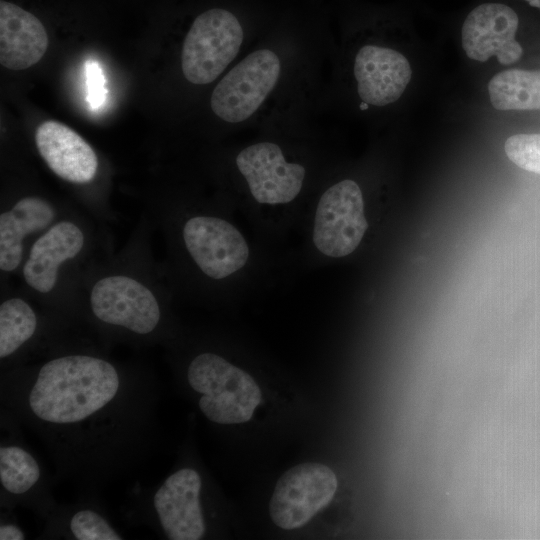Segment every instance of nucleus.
<instances>
[{
	"label": "nucleus",
	"mask_w": 540,
	"mask_h": 540,
	"mask_svg": "<svg viewBox=\"0 0 540 540\" xmlns=\"http://www.w3.org/2000/svg\"><path fill=\"white\" fill-rule=\"evenodd\" d=\"M158 404L152 368L90 349H56L0 376V410L40 439L55 481L79 491H100L148 460L159 440Z\"/></svg>",
	"instance_id": "1"
},
{
	"label": "nucleus",
	"mask_w": 540,
	"mask_h": 540,
	"mask_svg": "<svg viewBox=\"0 0 540 540\" xmlns=\"http://www.w3.org/2000/svg\"><path fill=\"white\" fill-rule=\"evenodd\" d=\"M327 43L282 36L253 43L214 86L210 109L224 124L263 126L307 113Z\"/></svg>",
	"instance_id": "2"
},
{
	"label": "nucleus",
	"mask_w": 540,
	"mask_h": 540,
	"mask_svg": "<svg viewBox=\"0 0 540 540\" xmlns=\"http://www.w3.org/2000/svg\"><path fill=\"white\" fill-rule=\"evenodd\" d=\"M204 490L202 473L191 465H181L158 484L136 483L129 491L124 518L164 539H202L209 529Z\"/></svg>",
	"instance_id": "3"
},
{
	"label": "nucleus",
	"mask_w": 540,
	"mask_h": 540,
	"mask_svg": "<svg viewBox=\"0 0 540 540\" xmlns=\"http://www.w3.org/2000/svg\"><path fill=\"white\" fill-rule=\"evenodd\" d=\"M307 113L282 117L263 127L266 134L244 145L235 155V168L252 199L261 205H286L303 191L308 168L290 160L288 139Z\"/></svg>",
	"instance_id": "4"
},
{
	"label": "nucleus",
	"mask_w": 540,
	"mask_h": 540,
	"mask_svg": "<svg viewBox=\"0 0 540 540\" xmlns=\"http://www.w3.org/2000/svg\"><path fill=\"white\" fill-rule=\"evenodd\" d=\"M184 377L189 390L197 396L198 409L213 424L247 422L262 400L252 376L213 351L193 356Z\"/></svg>",
	"instance_id": "5"
},
{
	"label": "nucleus",
	"mask_w": 540,
	"mask_h": 540,
	"mask_svg": "<svg viewBox=\"0 0 540 540\" xmlns=\"http://www.w3.org/2000/svg\"><path fill=\"white\" fill-rule=\"evenodd\" d=\"M91 318L113 338L153 341L162 335L165 318L154 293L127 275L99 279L89 296Z\"/></svg>",
	"instance_id": "6"
},
{
	"label": "nucleus",
	"mask_w": 540,
	"mask_h": 540,
	"mask_svg": "<svg viewBox=\"0 0 540 540\" xmlns=\"http://www.w3.org/2000/svg\"><path fill=\"white\" fill-rule=\"evenodd\" d=\"M0 424V507H23L44 522L59 505L53 493L54 476L25 442L22 426L3 410Z\"/></svg>",
	"instance_id": "7"
},
{
	"label": "nucleus",
	"mask_w": 540,
	"mask_h": 540,
	"mask_svg": "<svg viewBox=\"0 0 540 540\" xmlns=\"http://www.w3.org/2000/svg\"><path fill=\"white\" fill-rule=\"evenodd\" d=\"M252 44L246 27L233 12L208 9L194 19L183 40L182 75L190 84H211Z\"/></svg>",
	"instance_id": "8"
},
{
	"label": "nucleus",
	"mask_w": 540,
	"mask_h": 540,
	"mask_svg": "<svg viewBox=\"0 0 540 540\" xmlns=\"http://www.w3.org/2000/svg\"><path fill=\"white\" fill-rule=\"evenodd\" d=\"M367 228L363 193L355 180H339L322 192L312 232L314 246L321 254L330 258L352 254Z\"/></svg>",
	"instance_id": "9"
},
{
	"label": "nucleus",
	"mask_w": 540,
	"mask_h": 540,
	"mask_svg": "<svg viewBox=\"0 0 540 540\" xmlns=\"http://www.w3.org/2000/svg\"><path fill=\"white\" fill-rule=\"evenodd\" d=\"M337 486L335 473L325 464L307 462L291 467L275 485L270 517L282 529L301 528L328 506Z\"/></svg>",
	"instance_id": "10"
},
{
	"label": "nucleus",
	"mask_w": 540,
	"mask_h": 540,
	"mask_svg": "<svg viewBox=\"0 0 540 540\" xmlns=\"http://www.w3.org/2000/svg\"><path fill=\"white\" fill-rule=\"evenodd\" d=\"M182 239L196 266L211 279L232 276L247 264L250 256L248 243L239 229L217 216L188 218Z\"/></svg>",
	"instance_id": "11"
},
{
	"label": "nucleus",
	"mask_w": 540,
	"mask_h": 540,
	"mask_svg": "<svg viewBox=\"0 0 540 540\" xmlns=\"http://www.w3.org/2000/svg\"><path fill=\"white\" fill-rule=\"evenodd\" d=\"M352 72L361 111L399 100L412 76L410 63L401 52L377 44H365L357 50Z\"/></svg>",
	"instance_id": "12"
},
{
	"label": "nucleus",
	"mask_w": 540,
	"mask_h": 540,
	"mask_svg": "<svg viewBox=\"0 0 540 540\" xmlns=\"http://www.w3.org/2000/svg\"><path fill=\"white\" fill-rule=\"evenodd\" d=\"M519 25L516 12L501 3H484L474 8L462 26V46L473 60L496 56L503 65L518 61L523 49L515 39Z\"/></svg>",
	"instance_id": "13"
},
{
	"label": "nucleus",
	"mask_w": 540,
	"mask_h": 540,
	"mask_svg": "<svg viewBox=\"0 0 540 540\" xmlns=\"http://www.w3.org/2000/svg\"><path fill=\"white\" fill-rule=\"evenodd\" d=\"M35 142L48 167L60 178L76 184L94 179L98 158L92 147L70 127L47 120L38 126Z\"/></svg>",
	"instance_id": "14"
},
{
	"label": "nucleus",
	"mask_w": 540,
	"mask_h": 540,
	"mask_svg": "<svg viewBox=\"0 0 540 540\" xmlns=\"http://www.w3.org/2000/svg\"><path fill=\"white\" fill-rule=\"evenodd\" d=\"M100 498V491H79L73 502L59 503L44 521L38 539L122 540Z\"/></svg>",
	"instance_id": "15"
},
{
	"label": "nucleus",
	"mask_w": 540,
	"mask_h": 540,
	"mask_svg": "<svg viewBox=\"0 0 540 540\" xmlns=\"http://www.w3.org/2000/svg\"><path fill=\"white\" fill-rule=\"evenodd\" d=\"M84 243L83 231L74 222L52 225L30 249L22 271L26 284L38 293H49L56 285L60 266L75 258Z\"/></svg>",
	"instance_id": "16"
},
{
	"label": "nucleus",
	"mask_w": 540,
	"mask_h": 540,
	"mask_svg": "<svg viewBox=\"0 0 540 540\" xmlns=\"http://www.w3.org/2000/svg\"><path fill=\"white\" fill-rule=\"evenodd\" d=\"M42 22L18 5L0 1V63L23 70L38 63L48 48Z\"/></svg>",
	"instance_id": "17"
},
{
	"label": "nucleus",
	"mask_w": 540,
	"mask_h": 540,
	"mask_svg": "<svg viewBox=\"0 0 540 540\" xmlns=\"http://www.w3.org/2000/svg\"><path fill=\"white\" fill-rule=\"evenodd\" d=\"M55 217L53 206L40 197L27 196L0 215V269L14 271L21 263L26 236L47 228Z\"/></svg>",
	"instance_id": "18"
},
{
	"label": "nucleus",
	"mask_w": 540,
	"mask_h": 540,
	"mask_svg": "<svg viewBox=\"0 0 540 540\" xmlns=\"http://www.w3.org/2000/svg\"><path fill=\"white\" fill-rule=\"evenodd\" d=\"M40 320L24 299L12 297L0 305L1 371L19 366L20 357L40 335Z\"/></svg>",
	"instance_id": "19"
},
{
	"label": "nucleus",
	"mask_w": 540,
	"mask_h": 540,
	"mask_svg": "<svg viewBox=\"0 0 540 540\" xmlns=\"http://www.w3.org/2000/svg\"><path fill=\"white\" fill-rule=\"evenodd\" d=\"M488 93L497 110H540V70L502 71L489 81Z\"/></svg>",
	"instance_id": "20"
},
{
	"label": "nucleus",
	"mask_w": 540,
	"mask_h": 540,
	"mask_svg": "<svg viewBox=\"0 0 540 540\" xmlns=\"http://www.w3.org/2000/svg\"><path fill=\"white\" fill-rule=\"evenodd\" d=\"M504 150L518 167L540 175V133L510 136L505 141Z\"/></svg>",
	"instance_id": "21"
},
{
	"label": "nucleus",
	"mask_w": 540,
	"mask_h": 540,
	"mask_svg": "<svg viewBox=\"0 0 540 540\" xmlns=\"http://www.w3.org/2000/svg\"><path fill=\"white\" fill-rule=\"evenodd\" d=\"M87 101L94 109L99 108L106 99L105 80L98 62L89 60L85 63Z\"/></svg>",
	"instance_id": "22"
},
{
	"label": "nucleus",
	"mask_w": 540,
	"mask_h": 540,
	"mask_svg": "<svg viewBox=\"0 0 540 540\" xmlns=\"http://www.w3.org/2000/svg\"><path fill=\"white\" fill-rule=\"evenodd\" d=\"M13 510L1 509L0 516V540H23L27 534L12 517Z\"/></svg>",
	"instance_id": "23"
},
{
	"label": "nucleus",
	"mask_w": 540,
	"mask_h": 540,
	"mask_svg": "<svg viewBox=\"0 0 540 540\" xmlns=\"http://www.w3.org/2000/svg\"><path fill=\"white\" fill-rule=\"evenodd\" d=\"M527 1L531 6L537 7L540 9V0H525Z\"/></svg>",
	"instance_id": "24"
}]
</instances>
